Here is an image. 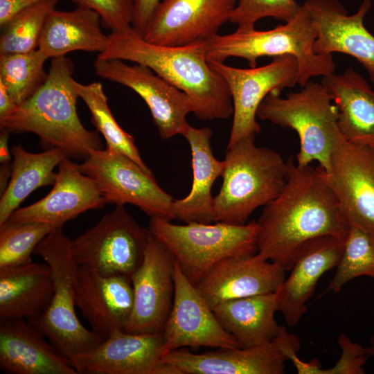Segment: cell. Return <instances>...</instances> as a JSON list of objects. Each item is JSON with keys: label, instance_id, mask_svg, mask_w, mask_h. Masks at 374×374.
Here are the masks:
<instances>
[{"label": "cell", "instance_id": "obj_1", "mask_svg": "<svg viewBox=\"0 0 374 374\" xmlns=\"http://www.w3.org/2000/svg\"><path fill=\"white\" fill-rule=\"evenodd\" d=\"M258 253L285 271L296 249L321 235L345 240L350 225L325 171L286 161V181L281 192L264 206L256 220Z\"/></svg>", "mask_w": 374, "mask_h": 374}, {"label": "cell", "instance_id": "obj_2", "mask_svg": "<svg viewBox=\"0 0 374 374\" xmlns=\"http://www.w3.org/2000/svg\"><path fill=\"white\" fill-rule=\"evenodd\" d=\"M102 59H117L144 65L183 91L190 98L193 113L202 121L226 119L233 114L229 89L208 64L207 40L182 46L160 45L146 41L132 26L111 32Z\"/></svg>", "mask_w": 374, "mask_h": 374}, {"label": "cell", "instance_id": "obj_3", "mask_svg": "<svg viewBox=\"0 0 374 374\" xmlns=\"http://www.w3.org/2000/svg\"><path fill=\"white\" fill-rule=\"evenodd\" d=\"M73 72L70 58H52L44 83L10 116L0 120V129L33 133L42 145L59 148L69 158L85 159L93 150L102 149L97 131L87 130L78 117Z\"/></svg>", "mask_w": 374, "mask_h": 374}, {"label": "cell", "instance_id": "obj_4", "mask_svg": "<svg viewBox=\"0 0 374 374\" xmlns=\"http://www.w3.org/2000/svg\"><path fill=\"white\" fill-rule=\"evenodd\" d=\"M256 134L227 146L222 184L214 197L215 222L246 224L258 207L272 201L286 181V161L277 152L255 143Z\"/></svg>", "mask_w": 374, "mask_h": 374}, {"label": "cell", "instance_id": "obj_5", "mask_svg": "<svg viewBox=\"0 0 374 374\" xmlns=\"http://www.w3.org/2000/svg\"><path fill=\"white\" fill-rule=\"evenodd\" d=\"M317 37L312 16L303 3L294 18L273 29L236 30L213 36L206 41V57L208 61L220 62L229 57H240L246 60L250 67H256L260 57L292 55L298 62L297 84L303 87L311 78L330 75L336 67L332 54L314 53Z\"/></svg>", "mask_w": 374, "mask_h": 374}, {"label": "cell", "instance_id": "obj_6", "mask_svg": "<svg viewBox=\"0 0 374 374\" xmlns=\"http://www.w3.org/2000/svg\"><path fill=\"white\" fill-rule=\"evenodd\" d=\"M62 227L46 235L34 250L33 254L42 258L50 267L53 292L48 308L27 321L69 360L75 355L95 348L103 339L85 328L75 313L78 266L72 255L71 240Z\"/></svg>", "mask_w": 374, "mask_h": 374}, {"label": "cell", "instance_id": "obj_7", "mask_svg": "<svg viewBox=\"0 0 374 374\" xmlns=\"http://www.w3.org/2000/svg\"><path fill=\"white\" fill-rule=\"evenodd\" d=\"M268 94L260 103L257 117L294 130L299 138L296 163L317 161L328 172L335 146L344 137L338 126V109L321 83L309 81L285 98Z\"/></svg>", "mask_w": 374, "mask_h": 374}, {"label": "cell", "instance_id": "obj_8", "mask_svg": "<svg viewBox=\"0 0 374 374\" xmlns=\"http://www.w3.org/2000/svg\"><path fill=\"white\" fill-rule=\"evenodd\" d=\"M148 229L172 253L194 285L220 260L258 253L256 220L244 224L193 222L179 225L150 217Z\"/></svg>", "mask_w": 374, "mask_h": 374}, {"label": "cell", "instance_id": "obj_9", "mask_svg": "<svg viewBox=\"0 0 374 374\" xmlns=\"http://www.w3.org/2000/svg\"><path fill=\"white\" fill-rule=\"evenodd\" d=\"M150 235L149 229L140 226L124 206L116 205L71 240L72 255L78 267L131 277L143 262Z\"/></svg>", "mask_w": 374, "mask_h": 374}, {"label": "cell", "instance_id": "obj_10", "mask_svg": "<svg viewBox=\"0 0 374 374\" xmlns=\"http://www.w3.org/2000/svg\"><path fill=\"white\" fill-rule=\"evenodd\" d=\"M80 170L98 185L106 204H132L150 217L171 221L173 197L125 154L109 149L93 150Z\"/></svg>", "mask_w": 374, "mask_h": 374}, {"label": "cell", "instance_id": "obj_11", "mask_svg": "<svg viewBox=\"0 0 374 374\" xmlns=\"http://www.w3.org/2000/svg\"><path fill=\"white\" fill-rule=\"evenodd\" d=\"M208 62L225 81L232 98L233 123L227 146L260 132L256 121L257 111L268 94L280 95L285 88L297 84L298 62L295 57L289 54L274 57L266 65L249 69Z\"/></svg>", "mask_w": 374, "mask_h": 374}, {"label": "cell", "instance_id": "obj_12", "mask_svg": "<svg viewBox=\"0 0 374 374\" xmlns=\"http://www.w3.org/2000/svg\"><path fill=\"white\" fill-rule=\"evenodd\" d=\"M93 68L98 76L129 87L144 100L162 139L184 135L193 105L183 91L144 65L97 57Z\"/></svg>", "mask_w": 374, "mask_h": 374}, {"label": "cell", "instance_id": "obj_13", "mask_svg": "<svg viewBox=\"0 0 374 374\" xmlns=\"http://www.w3.org/2000/svg\"><path fill=\"white\" fill-rule=\"evenodd\" d=\"M174 274L173 256L150 233L143 262L131 276L134 303L125 331L162 332L173 303Z\"/></svg>", "mask_w": 374, "mask_h": 374}, {"label": "cell", "instance_id": "obj_14", "mask_svg": "<svg viewBox=\"0 0 374 374\" xmlns=\"http://www.w3.org/2000/svg\"><path fill=\"white\" fill-rule=\"evenodd\" d=\"M174 279L173 303L162 331L163 356L185 347H240L235 337L220 323L196 287L184 274L175 259Z\"/></svg>", "mask_w": 374, "mask_h": 374}, {"label": "cell", "instance_id": "obj_15", "mask_svg": "<svg viewBox=\"0 0 374 374\" xmlns=\"http://www.w3.org/2000/svg\"><path fill=\"white\" fill-rule=\"evenodd\" d=\"M162 332L118 330L95 348L69 359L78 374H177L161 361Z\"/></svg>", "mask_w": 374, "mask_h": 374}, {"label": "cell", "instance_id": "obj_16", "mask_svg": "<svg viewBox=\"0 0 374 374\" xmlns=\"http://www.w3.org/2000/svg\"><path fill=\"white\" fill-rule=\"evenodd\" d=\"M326 174L349 225L374 233V148L343 137Z\"/></svg>", "mask_w": 374, "mask_h": 374}, {"label": "cell", "instance_id": "obj_17", "mask_svg": "<svg viewBox=\"0 0 374 374\" xmlns=\"http://www.w3.org/2000/svg\"><path fill=\"white\" fill-rule=\"evenodd\" d=\"M238 0H162L143 37L166 46L208 40L229 21Z\"/></svg>", "mask_w": 374, "mask_h": 374}, {"label": "cell", "instance_id": "obj_18", "mask_svg": "<svg viewBox=\"0 0 374 374\" xmlns=\"http://www.w3.org/2000/svg\"><path fill=\"white\" fill-rule=\"evenodd\" d=\"M304 4L317 31L314 53L337 52L353 57L366 70L374 87V36L364 23L372 6L371 0H364L352 15L339 0H307Z\"/></svg>", "mask_w": 374, "mask_h": 374}, {"label": "cell", "instance_id": "obj_19", "mask_svg": "<svg viewBox=\"0 0 374 374\" xmlns=\"http://www.w3.org/2000/svg\"><path fill=\"white\" fill-rule=\"evenodd\" d=\"M134 292L131 277L103 274L78 267L75 303L91 330L103 340L123 330L132 313Z\"/></svg>", "mask_w": 374, "mask_h": 374}, {"label": "cell", "instance_id": "obj_20", "mask_svg": "<svg viewBox=\"0 0 374 374\" xmlns=\"http://www.w3.org/2000/svg\"><path fill=\"white\" fill-rule=\"evenodd\" d=\"M53 186L44 197L17 208L8 220L43 222L60 227L80 213L101 208L106 204L96 183L68 157L59 164Z\"/></svg>", "mask_w": 374, "mask_h": 374}, {"label": "cell", "instance_id": "obj_21", "mask_svg": "<svg viewBox=\"0 0 374 374\" xmlns=\"http://www.w3.org/2000/svg\"><path fill=\"white\" fill-rule=\"evenodd\" d=\"M285 271L259 253L224 258L195 285L213 309L229 300L276 292Z\"/></svg>", "mask_w": 374, "mask_h": 374}, {"label": "cell", "instance_id": "obj_22", "mask_svg": "<svg viewBox=\"0 0 374 374\" xmlns=\"http://www.w3.org/2000/svg\"><path fill=\"white\" fill-rule=\"evenodd\" d=\"M344 244V240L321 235L304 242L296 249L290 274L277 290L278 311L288 326L299 322L320 278L338 265Z\"/></svg>", "mask_w": 374, "mask_h": 374}, {"label": "cell", "instance_id": "obj_23", "mask_svg": "<svg viewBox=\"0 0 374 374\" xmlns=\"http://www.w3.org/2000/svg\"><path fill=\"white\" fill-rule=\"evenodd\" d=\"M219 349L197 354L181 348L165 354L161 361L179 374H283L288 360L274 340L248 348Z\"/></svg>", "mask_w": 374, "mask_h": 374}, {"label": "cell", "instance_id": "obj_24", "mask_svg": "<svg viewBox=\"0 0 374 374\" xmlns=\"http://www.w3.org/2000/svg\"><path fill=\"white\" fill-rule=\"evenodd\" d=\"M0 368L8 374H78L69 360L24 319L0 320Z\"/></svg>", "mask_w": 374, "mask_h": 374}, {"label": "cell", "instance_id": "obj_25", "mask_svg": "<svg viewBox=\"0 0 374 374\" xmlns=\"http://www.w3.org/2000/svg\"><path fill=\"white\" fill-rule=\"evenodd\" d=\"M183 136L190 148L193 183L186 197L174 199L175 219L186 223L215 222L211 188L217 178L222 177L224 161L217 159L213 154L209 127L195 128L189 125Z\"/></svg>", "mask_w": 374, "mask_h": 374}, {"label": "cell", "instance_id": "obj_26", "mask_svg": "<svg viewBox=\"0 0 374 374\" xmlns=\"http://www.w3.org/2000/svg\"><path fill=\"white\" fill-rule=\"evenodd\" d=\"M338 109V126L348 142L374 148V90L353 68L321 82Z\"/></svg>", "mask_w": 374, "mask_h": 374}, {"label": "cell", "instance_id": "obj_27", "mask_svg": "<svg viewBox=\"0 0 374 374\" xmlns=\"http://www.w3.org/2000/svg\"><path fill=\"white\" fill-rule=\"evenodd\" d=\"M101 18L89 8L78 6L71 11L53 10L43 26L37 48L47 58L66 56L74 51H105L109 37L100 28Z\"/></svg>", "mask_w": 374, "mask_h": 374}, {"label": "cell", "instance_id": "obj_28", "mask_svg": "<svg viewBox=\"0 0 374 374\" xmlns=\"http://www.w3.org/2000/svg\"><path fill=\"white\" fill-rule=\"evenodd\" d=\"M53 283L49 266L30 262L0 268V320H28L50 305Z\"/></svg>", "mask_w": 374, "mask_h": 374}, {"label": "cell", "instance_id": "obj_29", "mask_svg": "<svg viewBox=\"0 0 374 374\" xmlns=\"http://www.w3.org/2000/svg\"><path fill=\"white\" fill-rule=\"evenodd\" d=\"M278 307L276 291L226 301L212 310L240 347L248 348L271 341L278 335L282 326L274 314Z\"/></svg>", "mask_w": 374, "mask_h": 374}, {"label": "cell", "instance_id": "obj_30", "mask_svg": "<svg viewBox=\"0 0 374 374\" xmlns=\"http://www.w3.org/2000/svg\"><path fill=\"white\" fill-rule=\"evenodd\" d=\"M12 170L8 184L1 194L0 224L6 222L19 204L35 190L53 185L54 168L66 157L59 148H50L39 153L30 152L21 145L10 149Z\"/></svg>", "mask_w": 374, "mask_h": 374}, {"label": "cell", "instance_id": "obj_31", "mask_svg": "<svg viewBox=\"0 0 374 374\" xmlns=\"http://www.w3.org/2000/svg\"><path fill=\"white\" fill-rule=\"evenodd\" d=\"M74 87L91 113V122L104 137L107 149L130 158L143 170L154 175L143 162L132 135L121 128L112 114L103 85L98 82L84 84L74 80Z\"/></svg>", "mask_w": 374, "mask_h": 374}, {"label": "cell", "instance_id": "obj_32", "mask_svg": "<svg viewBox=\"0 0 374 374\" xmlns=\"http://www.w3.org/2000/svg\"><path fill=\"white\" fill-rule=\"evenodd\" d=\"M47 57L38 48L21 53L0 54V82L17 105L44 83Z\"/></svg>", "mask_w": 374, "mask_h": 374}, {"label": "cell", "instance_id": "obj_33", "mask_svg": "<svg viewBox=\"0 0 374 374\" xmlns=\"http://www.w3.org/2000/svg\"><path fill=\"white\" fill-rule=\"evenodd\" d=\"M360 276L374 280V233L350 226L341 258L327 292L339 293L346 283Z\"/></svg>", "mask_w": 374, "mask_h": 374}, {"label": "cell", "instance_id": "obj_34", "mask_svg": "<svg viewBox=\"0 0 374 374\" xmlns=\"http://www.w3.org/2000/svg\"><path fill=\"white\" fill-rule=\"evenodd\" d=\"M60 0H44L25 10L1 28L0 54L33 51L49 13Z\"/></svg>", "mask_w": 374, "mask_h": 374}, {"label": "cell", "instance_id": "obj_35", "mask_svg": "<svg viewBox=\"0 0 374 374\" xmlns=\"http://www.w3.org/2000/svg\"><path fill=\"white\" fill-rule=\"evenodd\" d=\"M56 228L37 222L8 220L0 224V268L33 262L37 245Z\"/></svg>", "mask_w": 374, "mask_h": 374}, {"label": "cell", "instance_id": "obj_36", "mask_svg": "<svg viewBox=\"0 0 374 374\" xmlns=\"http://www.w3.org/2000/svg\"><path fill=\"white\" fill-rule=\"evenodd\" d=\"M301 6L296 0H238L229 21L237 24L236 30H251L263 17L287 22L297 15Z\"/></svg>", "mask_w": 374, "mask_h": 374}, {"label": "cell", "instance_id": "obj_37", "mask_svg": "<svg viewBox=\"0 0 374 374\" xmlns=\"http://www.w3.org/2000/svg\"><path fill=\"white\" fill-rule=\"evenodd\" d=\"M78 6L99 14L103 25L111 32H121L132 26L134 0H72Z\"/></svg>", "mask_w": 374, "mask_h": 374}, {"label": "cell", "instance_id": "obj_38", "mask_svg": "<svg viewBox=\"0 0 374 374\" xmlns=\"http://www.w3.org/2000/svg\"><path fill=\"white\" fill-rule=\"evenodd\" d=\"M341 350V357L331 368H323L321 374H364L368 355L365 347L353 342L346 335L342 333L338 337Z\"/></svg>", "mask_w": 374, "mask_h": 374}, {"label": "cell", "instance_id": "obj_39", "mask_svg": "<svg viewBox=\"0 0 374 374\" xmlns=\"http://www.w3.org/2000/svg\"><path fill=\"white\" fill-rule=\"evenodd\" d=\"M162 0H134L132 27L142 36Z\"/></svg>", "mask_w": 374, "mask_h": 374}, {"label": "cell", "instance_id": "obj_40", "mask_svg": "<svg viewBox=\"0 0 374 374\" xmlns=\"http://www.w3.org/2000/svg\"><path fill=\"white\" fill-rule=\"evenodd\" d=\"M44 0H0V27L3 28L25 10Z\"/></svg>", "mask_w": 374, "mask_h": 374}, {"label": "cell", "instance_id": "obj_41", "mask_svg": "<svg viewBox=\"0 0 374 374\" xmlns=\"http://www.w3.org/2000/svg\"><path fill=\"white\" fill-rule=\"evenodd\" d=\"M17 107L18 105L8 93L3 84L0 82V120L10 116Z\"/></svg>", "mask_w": 374, "mask_h": 374}, {"label": "cell", "instance_id": "obj_42", "mask_svg": "<svg viewBox=\"0 0 374 374\" xmlns=\"http://www.w3.org/2000/svg\"><path fill=\"white\" fill-rule=\"evenodd\" d=\"M10 132L6 129H1L0 133V162L1 165L10 164L11 152L8 149L9 134Z\"/></svg>", "mask_w": 374, "mask_h": 374}, {"label": "cell", "instance_id": "obj_43", "mask_svg": "<svg viewBox=\"0 0 374 374\" xmlns=\"http://www.w3.org/2000/svg\"><path fill=\"white\" fill-rule=\"evenodd\" d=\"M366 353L368 357L374 358V333L372 334L369 339V344L365 347Z\"/></svg>", "mask_w": 374, "mask_h": 374}]
</instances>
